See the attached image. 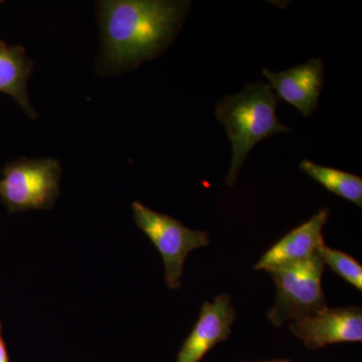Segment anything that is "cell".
I'll return each instance as SVG.
<instances>
[{"mask_svg": "<svg viewBox=\"0 0 362 362\" xmlns=\"http://www.w3.org/2000/svg\"><path fill=\"white\" fill-rule=\"evenodd\" d=\"M189 1H100L103 62L112 70L135 69L163 52L175 39Z\"/></svg>", "mask_w": 362, "mask_h": 362, "instance_id": "1", "label": "cell"}, {"mask_svg": "<svg viewBox=\"0 0 362 362\" xmlns=\"http://www.w3.org/2000/svg\"><path fill=\"white\" fill-rule=\"evenodd\" d=\"M278 98L270 85L247 86L240 93L221 100L216 115L232 144V161L226 185L233 187L247 154L256 144L277 133L290 132L277 116Z\"/></svg>", "mask_w": 362, "mask_h": 362, "instance_id": "2", "label": "cell"}, {"mask_svg": "<svg viewBox=\"0 0 362 362\" xmlns=\"http://www.w3.org/2000/svg\"><path fill=\"white\" fill-rule=\"evenodd\" d=\"M320 250V249H319ZM325 264L320 252L302 263L268 272L276 285V300L268 319L276 327L327 308L322 288Z\"/></svg>", "mask_w": 362, "mask_h": 362, "instance_id": "3", "label": "cell"}, {"mask_svg": "<svg viewBox=\"0 0 362 362\" xmlns=\"http://www.w3.org/2000/svg\"><path fill=\"white\" fill-rule=\"evenodd\" d=\"M61 173L58 159H16L2 170L0 199L11 214L52 209L59 195Z\"/></svg>", "mask_w": 362, "mask_h": 362, "instance_id": "4", "label": "cell"}, {"mask_svg": "<svg viewBox=\"0 0 362 362\" xmlns=\"http://www.w3.org/2000/svg\"><path fill=\"white\" fill-rule=\"evenodd\" d=\"M132 213L136 226L148 237L163 259L166 285L173 290L180 289L185 259L194 250L209 246V233L188 228L140 202H133Z\"/></svg>", "mask_w": 362, "mask_h": 362, "instance_id": "5", "label": "cell"}, {"mask_svg": "<svg viewBox=\"0 0 362 362\" xmlns=\"http://www.w3.org/2000/svg\"><path fill=\"white\" fill-rule=\"evenodd\" d=\"M292 334L309 349H319L337 343L362 341L361 307L327 308L294 321L289 325Z\"/></svg>", "mask_w": 362, "mask_h": 362, "instance_id": "6", "label": "cell"}, {"mask_svg": "<svg viewBox=\"0 0 362 362\" xmlns=\"http://www.w3.org/2000/svg\"><path fill=\"white\" fill-rule=\"evenodd\" d=\"M237 311L228 294L218 295L202 305L199 319L178 352L176 362H199L232 334Z\"/></svg>", "mask_w": 362, "mask_h": 362, "instance_id": "7", "label": "cell"}, {"mask_svg": "<svg viewBox=\"0 0 362 362\" xmlns=\"http://www.w3.org/2000/svg\"><path fill=\"white\" fill-rule=\"evenodd\" d=\"M263 74L279 99L295 107L305 117L315 112L324 85L322 59H312L279 73L264 69Z\"/></svg>", "mask_w": 362, "mask_h": 362, "instance_id": "8", "label": "cell"}, {"mask_svg": "<svg viewBox=\"0 0 362 362\" xmlns=\"http://www.w3.org/2000/svg\"><path fill=\"white\" fill-rule=\"evenodd\" d=\"M329 216L327 207L321 209L310 220L294 228L273 245L261 257L255 269L257 271L270 272L312 258L325 244L323 228Z\"/></svg>", "mask_w": 362, "mask_h": 362, "instance_id": "9", "label": "cell"}, {"mask_svg": "<svg viewBox=\"0 0 362 362\" xmlns=\"http://www.w3.org/2000/svg\"><path fill=\"white\" fill-rule=\"evenodd\" d=\"M33 62L21 45H8L0 42V92L13 98L26 115L37 118L30 103L28 80L32 77Z\"/></svg>", "mask_w": 362, "mask_h": 362, "instance_id": "10", "label": "cell"}, {"mask_svg": "<svg viewBox=\"0 0 362 362\" xmlns=\"http://www.w3.org/2000/svg\"><path fill=\"white\" fill-rule=\"evenodd\" d=\"M300 169L326 189L354 202L357 206H362V180L358 176L320 165L308 159L300 163Z\"/></svg>", "mask_w": 362, "mask_h": 362, "instance_id": "11", "label": "cell"}, {"mask_svg": "<svg viewBox=\"0 0 362 362\" xmlns=\"http://www.w3.org/2000/svg\"><path fill=\"white\" fill-rule=\"evenodd\" d=\"M324 264L330 267L331 270L337 273L356 289L362 290V267L359 262L350 255L338 250L331 249L324 244L319 250Z\"/></svg>", "mask_w": 362, "mask_h": 362, "instance_id": "12", "label": "cell"}, {"mask_svg": "<svg viewBox=\"0 0 362 362\" xmlns=\"http://www.w3.org/2000/svg\"><path fill=\"white\" fill-rule=\"evenodd\" d=\"M2 324L0 322V362H11L8 350H7L6 343L4 341V335H2Z\"/></svg>", "mask_w": 362, "mask_h": 362, "instance_id": "13", "label": "cell"}, {"mask_svg": "<svg viewBox=\"0 0 362 362\" xmlns=\"http://www.w3.org/2000/svg\"><path fill=\"white\" fill-rule=\"evenodd\" d=\"M245 362H292L289 359H273V361H245Z\"/></svg>", "mask_w": 362, "mask_h": 362, "instance_id": "14", "label": "cell"}]
</instances>
